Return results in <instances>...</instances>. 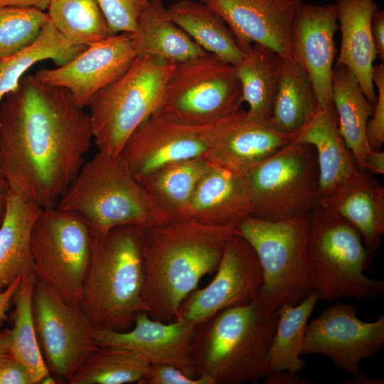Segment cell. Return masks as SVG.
Returning <instances> with one entry per match:
<instances>
[{
  "label": "cell",
  "mask_w": 384,
  "mask_h": 384,
  "mask_svg": "<svg viewBox=\"0 0 384 384\" xmlns=\"http://www.w3.org/2000/svg\"><path fill=\"white\" fill-rule=\"evenodd\" d=\"M50 21L71 43L87 46L112 33L96 0H50Z\"/></svg>",
  "instance_id": "36"
},
{
  "label": "cell",
  "mask_w": 384,
  "mask_h": 384,
  "mask_svg": "<svg viewBox=\"0 0 384 384\" xmlns=\"http://www.w3.org/2000/svg\"><path fill=\"white\" fill-rule=\"evenodd\" d=\"M341 384H383V378H370L361 373L353 375L350 380H341Z\"/></svg>",
  "instance_id": "49"
},
{
  "label": "cell",
  "mask_w": 384,
  "mask_h": 384,
  "mask_svg": "<svg viewBox=\"0 0 384 384\" xmlns=\"http://www.w3.org/2000/svg\"><path fill=\"white\" fill-rule=\"evenodd\" d=\"M89 114L67 90L24 75L0 103V166L11 191L55 208L89 151Z\"/></svg>",
  "instance_id": "1"
},
{
  "label": "cell",
  "mask_w": 384,
  "mask_h": 384,
  "mask_svg": "<svg viewBox=\"0 0 384 384\" xmlns=\"http://www.w3.org/2000/svg\"><path fill=\"white\" fill-rule=\"evenodd\" d=\"M85 47L70 43L49 20L32 43L0 59V103L8 93L17 89L25 73L37 63L51 60L60 66Z\"/></svg>",
  "instance_id": "31"
},
{
  "label": "cell",
  "mask_w": 384,
  "mask_h": 384,
  "mask_svg": "<svg viewBox=\"0 0 384 384\" xmlns=\"http://www.w3.org/2000/svg\"><path fill=\"white\" fill-rule=\"evenodd\" d=\"M317 205L355 227L372 262L384 233V188L377 179L359 169L321 195Z\"/></svg>",
  "instance_id": "21"
},
{
  "label": "cell",
  "mask_w": 384,
  "mask_h": 384,
  "mask_svg": "<svg viewBox=\"0 0 384 384\" xmlns=\"http://www.w3.org/2000/svg\"><path fill=\"white\" fill-rule=\"evenodd\" d=\"M149 364L132 351L99 345L68 381L69 384H139Z\"/></svg>",
  "instance_id": "35"
},
{
  "label": "cell",
  "mask_w": 384,
  "mask_h": 384,
  "mask_svg": "<svg viewBox=\"0 0 384 384\" xmlns=\"http://www.w3.org/2000/svg\"><path fill=\"white\" fill-rule=\"evenodd\" d=\"M41 207L10 189L0 223V292L33 272L31 233Z\"/></svg>",
  "instance_id": "25"
},
{
  "label": "cell",
  "mask_w": 384,
  "mask_h": 384,
  "mask_svg": "<svg viewBox=\"0 0 384 384\" xmlns=\"http://www.w3.org/2000/svg\"><path fill=\"white\" fill-rule=\"evenodd\" d=\"M36 279L34 273L23 276L14 294L10 353L28 369L33 384H38L50 373L39 346L33 320L32 297Z\"/></svg>",
  "instance_id": "34"
},
{
  "label": "cell",
  "mask_w": 384,
  "mask_h": 384,
  "mask_svg": "<svg viewBox=\"0 0 384 384\" xmlns=\"http://www.w3.org/2000/svg\"><path fill=\"white\" fill-rule=\"evenodd\" d=\"M93 235L78 214L56 207L43 209L33 225L31 250L37 279L66 302L80 306Z\"/></svg>",
  "instance_id": "10"
},
{
  "label": "cell",
  "mask_w": 384,
  "mask_h": 384,
  "mask_svg": "<svg viewBox=\"0 0 384 384\" xmlns=\"http://www.w3.org/2000/svg\"><path fill=\"white\" fill-rule=\"evenodd\" d=\"M332 101L337 114L339 133L358 168L364 171L366 156L371 151L366 127L374 106L366 99L354 75L345 66L334 67Z\"/></svg>",
  "instance_id": "27"
},
{
  "label": "cell",
  "mask_w": 384,
  "mask_h": 384,
  "mask_svg": "<svg viewBox=\"0 0 384 384\" xmlns=\"http://www.w3.org/2000/svg\"><path fill=\"white\" fill-rule=\"evenodd\" d=\"M210 161L196 158L160 169L139 181L154 201L172 218H181Z\"/></svg>",
  "instance_id": "32"
},
{
  "label": "cell",
  "mask_w": 384,
  "mask_h": 384,
  "mask_svg": "<svg viewBox=\"0 0 384 384\" xmlns=\"http://www.w3.org/2000/svg\"><path fill=\"white\" fill-rule=\"evenodd\" d=\"M169 16L207 53L234 65L244 55L223 19L199 1L180 0L167 8Z\"/></svg>",
  "instance_id": "29"
},
{
  "label": "cell",
  "mask_w": 384,
  "mask_h": 384,
  "mask_svg": "<svg viewBox=\"0 0 384 384\" xmlns=\"http://www.w3.org/2000/svg\"><path fill=\"white\" fill-rule=\"evenodd\" d=\"M139 384H210L204 378H191L177 368L166 364L149 365Z\"/></svg>",
  "instance_id": "40"
},
{
  "label": "cell",
  "mask_w": 384,
  "mask_h": 384,
  "mask_svg": "<svg viewBox=\"0 0 384 384\" xmlns=\"http://www.w3.org/2000/svg\"><path fill=\"white\" fill-rule=\"evenodd\" d=\"M9 191V186L0 166V223L5 212L6 200Z\"/></svg>",
  "instance_id": "48"
},
{
  "label": "cell",
  "mask_w": 384,
  "mask_h": 384,
  "mask_svg": "<svg viewBox=\"0 0 384 384\" xmlns=\"http://www.w3.org/2000/svg\"><path fill=\"white\" fill-rule=\"evenodd\" d=\"M195 329L196 325L179 319L163 322L142 312L136 316L132 329H96L95 338L98 345L129 349L149 365H170L196 378L191 346Z\"/></svg>",
  "instance_id": "19"
},
{
  "label": "cell",
  "mask_w": 384,
  "mask_h": 384,
  "mask_svg": "<svg viewBox=\"0 0 384 384\" xmlns=\"http://www.w3.org/2000/svg\"><path fill=\"white\" fill-rule=\"evenodd\" d=\"M134 38L137 56H154L176 65L207 53L171 21L162 0H149Z\"/></svg>",
  "instance_id": "26"
},
{
  "label": "cell",
  "mask_w": 384,
  "mask_h": 384,
  "mask_svg": "<svg viewBox=\"0 0 384 384\" xmlns=\"http://www.w3.org/2000/svg\"><path fill=\"white\" fill-rule=\"evenodd\" d=\"M289 135L242 109L215 122L212 149L207 159L245 175L260 162L291 142Z\"/></svg>",
  "instance_id": "20"
},
{
  "label": "cell",
  "mask_w": 384,
  "mask_h": 384,
  "mask_svg": "<svg viewBox=\"0 0 384 384\" xmlns=\"http://www.w3.org/2000/svg\"><path fill=\"white\" fill-rule=\"evenodd\" d=\"M242 103L233 65L206 53L176 65L159 112L176 122L204 125L238 111Z\"/></svg>",
  "instance_id": "11"
},
{
  "label": "cell",
  "mask_w": 384,
  "mask_h": 384,
  "mask_svg": "<svg viewBox=\"0 0 384 384\" xmlns=\"http://www.w3.org/2000/svg\"><path fill=\"white\" fill-rule=\"evenodd\" d=\"M307 249L319 301L374 299L384 293L383 281L363 273L372 262L358 231L318 205L311 212Z\"/></svg>",
  "instance_id": "8"
},
{
  "label": "cell",
  "mask_w": 384,
  "mask_h": 384,
  "mask_svg": "<svg viewBox=\"0 0 384 384\" xmlns=\"http://www.w3.org/2000/svg\"><path fill=\"white\" fill-rule=\"evenodd\" d=\"M338 29L336 3L316 5L301 1L292 21L294 56L310 78L321 109L333 103L334 35Z\"/></svg>",
  "instance_id": "18"
},
{
  "label": "cell",
  "mask_w": 384,
  "mask_h": 384,
  "mask_svg": "<svg viewBox=\"0 0 384 384\" xmlns=\"http://www.w3.org/2000/svg\"><path fill=\"white\" fill-rule=\"evenodd\" d=\"M215 272L207 286L183 300L176 319L197 325L222 310L259 297L262 267L254 249L241 235L228 240Z\"/></svg>",
  "instance_id": "14"
},
{
  "label": "cell",
  "mask_w": 384,
  "mask_h": 384,
  "mask_svg": "<svg viewBox=\"0 0 384 384\" xmlns=\"http://www.w3.org/2000/svg\"><path fill=\"white\" fill-rule=\"evenodd\" d=\"M292 142L308 144L315 151L321 195L357 172L354 158L339 133L334 104L316 112L297 131Z\"/></svg>",
  "instance_id": "24"
},
{
  "label": "cell",
  "mask_w": 384,
  "mask_h": 384,
  "mask_svg": "<svg viewBox=\"0 0 384 384\" xmlns=\"http://www.w3.org/2000/svg\"><path fill=\"white\" fill-rule=\"evenodd\" d=\"M112 35L134 34L149 0H96Z\"/></svg>",
  "instance_id": "38"
},
{
  "label": "cell",
  "mask_w": 384,
  "mask_h": 384,
  "mask_svg": "<svg viewBox=\"0 0 384 384\" xmlns=\"http://www.w3.org/2000/svg\"><path fill=\"white\" fill-rule=\"evenodd\" d=\"M278 316L257 298L196 325L191 346L197 376L210 384H242L271 374L269 352Z\"/></svg>",
  "instance_id": "3"
},
{
  "label": "cell",
  "mask_w": 384,
  "mask_h": 384,
  "mask_svg": "<svg viewBox=\"0 0 384 384\" xmlns=\"http://www.w3.org/2000/svg\"><path fill=\"white\" fill-rule=\"evenodd\" d=\"M55 207L80 215L93 236L122 225L144 230L172 218L135 178L120 155L99 151L85 161Z\"/></svg>",
  "instance_id": "5"
},
{
  "label": "cell",
  "mask_w": 384,
  "mask_h": 384,
  "mask_svg": "<svg viewBox=\"0 0 384 384\" xmlns=\"http://www.w3.org/2000/svg\"><path fill=\"white\" fill-rule=\"evenodd\" d=\"M0 384H33L28 369L9 354L0 363Z\"/></svg>",
  "instance_id": "41"
},
{
  "label": "cell",
  "mask_w": 384,
  "mask_h": 384,
  "mask_svg": "<svg viewBox=\"0 0 384 384\" xmlns=\"http://www.w3.org/2000/svg\"><path fill=\"white\" fill-rule=\"evenodd\" d=\"M23 277L17 278L10 286L0 292V325L8 318L7 311L13 304L14 294Z\"/></svg>",
  "instance_id": "44"
},
{
  "label": "cell",
  "mask_w": 384,
  "mask_h": 384,
  "mask_svg": "<svg viewBox=\"0 0 384 384\" xmlns=\"http://www.w3.org/2000/svg\"><path fill=\"white\" fill-rule=\"evenodd\" d=\"M48 21L44 11L0 6V59L32 43Z\"/></svg>",
  "instance_id": "37"
},
{
  "label": "cell",
  "mask_w": 384,
  "mask_h": 384,
  "mask_svg": "<svg viewBox=\"0 0 384 384\" xmlns=\"http://www.w3.org/2000/svg\"><path fill=\"white\" fill-rule=\"evenodd\" d=\"M263 384H314V380L300 378L297 373L283 370L273 372L263 378Z\"/></svg>",
  "instance_id": "43"
},
{
  "label": "cell",
  "mask_w": 384,
  "mask_h": 384,
  "mask_svg": "<svg viewBox=\"0 0 384 384\" xmlns=\"http://www.w3.org/2000/svg\"><path fill=\"white\" fill-rule=\"evenodd\" d=\"M319 301L315 291L295 306L284 305L279 310L275 333L269 352L273 372L301 371L305 361L302 358L308 320Z\"/></svg>",
  "instance_id": "33"
},
{
  "label": "cell",
  "mask_w": 384,
  "mask_h": 384,
  "mask_svg": "<svg viewBox=\"0 0 384 384\" xmlns=\"http://www.w3.org/2000/svg\"><path fill=\"white\" fill-rule=\"evenodd\" d=\"M226 23L245 53L253 43L296 60L292 28L301 0H198Z\"/></svg>",
  "instance_id": "17"
},
{
  "label": "cell",
  "mask_w": 384,
  "mask_h": 384,
  "mask_svg": "<svg viewBox=\"0 0 384 384\" xmlns=\"http://www.w3.org/2000/svg\"><path fill=\"white\" fill-rule=\"evenodd\" d=\"M32 308L39 346L51 374L66 383L99 345L96 328L80 306L36 279Z\"/></svg>",
  "instance_id": "12"
},
{
  "label": "cell",
  "mask_w": 384,
  "mask_h": 384,
  "mask_svg": "<svg viewBox=\"0 0 384 384\" xmlns=\"http://www.w3.org/2000/svg\"><path fill=\"white\" fill-rule=\"evenodd\" d=\"M50 0H0V6L33 8L41 11L48 9Z\"/></svg>",
  "instance_id": "46"
},
{
  "label": "cell",
  "mask_w": 384,
  "mask_h": 384,
  "mask_svg": "<svg viewBox=\"0 0 384 384\" xmlns=\"http://www.w3.org/2000/svg\"><path fill=\"white\" fill-rule=\"evenodd\" d=\"M43 384H55L56 383L55 378L51 375V373L46 376L41 382Z\"/></svg>",
  "instance_id": "50"
},
{
  "label": "cell",
  "mask_w": 384,
  "mask_h": 384,
  "mask_svg": "<svg viewBox=\"0 0 384 384\" xmlns=\"http://www.w3.org/2000/svg\"><path fill=\"white\" fill-rule=\"evenodd\" d=\"M310 217L309 213L272 222L248 215L237 228L260 261L262 285L258 298L270 311L297 305L314 291L307 249Z\"/></svg>",
  "instance_id": "6"
},
{
  "label": "cell",
  "mask_w": 384,
  "mask_h": 384,
  "mask_svg": "<svg viewBox=\"0 0 384 384\" xmlns=\"http://www.w3.org/2000/svg\"><path fill=\"white\" fill-rule=\"evenodd\" d=\"M317 99L311 79L297 60L280 57L279 75L269 124L291 135L316 112Z\"/></svg>",
  "instance_id": "28"
},
{
  "label": "cell",
  "mask_w": 384,
  "mask_h": 384,
  "mask_svg": "<svg viewBox=\"0 0 384 384\" xmlns=\"http://www.w3.org/2000/svg\"><path fill=\"white\" fill-rule=\"evenodd\" d=\"M356 312L353 305L342 303L325 309L307 324L302 355L321 354L338 370L352 375L360 373L361 362L383 347L384 315L366 322Z\"/></svg>",
  "instance_id": "15"
},
{
  "label": "cell",
  "mask_w": 384,
  "mask_h": 384,
  "mask_svg": "<svg viewBox=\"0 0 384 384\" xmlns=\"http://www.w3.org/2000/svg\"><path fill=\"white\" fill-rule=\"evenodd\" d=\"M280 56L265 46L253 43L242 58L233 65L239 80L242 100L248 113L268 121L279 75Z\"/></svg>",
  "instance_id": "30"
},
{
  "label": "cell",
  "mask_w": 384,
  "mask_h": 384,
  "mask_svg": "<svg viewBox=\"0 0 384 384\" xmlns=\"http://www.w3.org/2000/svg\"><path fill=\"white\" fill-rule=\"evenodd\" d=\"M176 65L154 56H137L124 74L90 99L86 106L99 151L120 155L133 132L160 110Z\"/></svg>",
  "instance_id": "7"
},
{
  "label": "cell",
  "mask_w": 384,
  "mask_h": 384,
  "mask_svg": "<svg viewBox=\"0 0 384 384\" xmlns=\"http://www.w3.org/2000/svg\"><path fill=\"white\" fill-rule=\"evenodd\" d=\"M238 229L172 218L143 230L142 298L147 314L171 322L203 277L215 272Z\"/></svg>",
  "instance_id": "2"
},
{
  "label": "cell",
  "mask_w": 384,
  "mask_h": 384,
  "mask_svg": "<svg viewBox=\"0 0 384 384\" xmlns=\"http://www.w3.org/2000/svg\"><path fill=\"white\" fill-rule=\"evenodd\" d=\"M371 34L377 56L384 61V12L377 11L371 21Z\"/></svg>",
  "instance_id": "42"
},
{
  "label": "cell",
  "mask_w": 384,
  "mask_h": 384,
  "mask_svg": "<svg viewBox=\"0 0 384 384\" xmlns=\"http://www.w3.org/2000/svg\"><path fill=\"white\" fill-rule=\"evenodd\" d=\"M373 81L376 91V102L373 115L367 123L366 136L373 151H380L384 142V64L373 65Z\"/></svg>",
  "instance_id": "39"
},
{
  "label": "cell",
  "mask_w": 384,
  "mask_h": 384,
  "mask_svg": "<svg viewBox=\"0 0 384 384\" xmlns=\"http://www.w3.org/2000/svg\"><path fill=\"white\" fill-rule=\"evenodd\" d=\"M243 176L252 215L265 220L311 213L321 196L316 153L308 144L291 141Z\"/></svg>",
  "instance_id": "9"
},
{
  "label": "cell",
  "mask_w": 384,
  "mask_h": 384,
  "mask_svg": "<svg viewBox=\"0 0 384 384\" xmlns=\"http://www.w3.org/2000/svg\"><path fill=\"white\" fill-rule=\"evenodd\" d=\"M142 235L141 228L122 225L93 236L80 306L96 329L127 331L139 313L147 312L142 298Z\"/></svg>",
  "instance_id": "4"
},
{
  "label": "cell",
  "mask_w": 384,
  "mask_h": 384,
  "mask_svg": "<svg viewBox=\"0 0 384 384\" xmlns=\"http://www.w3.org/2000/svg\"><path fill=\"white\" fill-rule=\"evenodd\" d=\"M341 46L335 66L343 65L354 75L370 105L376 102L373 81L377 54L371 34V21L378 10L375 0H337Z\"/></svg>",
  "instance_id": "23"
},
{
  "label": "cell",
  "mask_w": 384,
  "mask_h": 384,
  "mask_svg": "<svg viewBox=\"0 0 384 384\" xmlns=\"http://www.w3.org/2000/svg\"><path fill=\"white\" fill-rule=\"evenodd\" d=\"M215 122L185 124L156 112L133 132L120 156L138 181L177 162L207 159L214 142Z\"/></svg>",
  "instance_id": "13"
},
{
  "label": "cell",
  "mask_w": 384,
  "mask_h": 384,
  "mask_svg": "<svg viewBox=\"0 0 384 384\" xmlns=\"http://www.w3.org/2000/svg\"><path fill=\"white\" fill-rule=\"evenodd\" d=\"M137 56L134 34L120 33L86 46L63 65L38 70L34 77L43 84L67 90L85 107L96 92L124 74Z\"/></svg>",
  "instance_id": "16"
},
{
  "label": "cell",
  "mask_w": 384,
  "mask_h": 384,
  "mask_svg": "<svg viewBox=\"0 0 384 384\" xmlns=\"http://www.w3.org/2000/svg\"><path fill=\"white\" fill-rule=\"evenodd\" d=\"M364 171L372 175L384 174L383 151L371 150L366 156Z\"/></svg>",
  "instance_id": "45"
},
{
  "label": "cell",
  "mask_w": 384,
  "mask_h": 384,
  "mask_svg": "<svg viewBox=\"0 0 384 384\" xmlns=\"http://www.w3.org/2000/svg\"><path fill=\"white\" fill-rule=\"evenodd\" d=\"M252 213L244 176L210 162L181 218L237 228L241 220Z\"/></svg>",
  "instance_id": "22"
},
{
  "label": "cell",
  "mask_w": 384,
  "mask_h": 384,
  "mask_svg": "<svg viewBox=\"0 0 384 384\" xmlns=\"http://www.w3.org/2000/svg\"><path fill=\"white\" fill-rule=\"evenodd\" d=\"M11 329H0V363L4 358L11 354Z\"/></svg>",
  "instance_id": "47"
}]
</instances>
